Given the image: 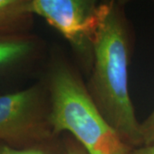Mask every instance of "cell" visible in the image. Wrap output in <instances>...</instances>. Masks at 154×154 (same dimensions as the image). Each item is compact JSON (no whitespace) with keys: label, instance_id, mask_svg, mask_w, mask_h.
<instances>
[{"label":"cell","instance_id":"obj_1","mask_svg":"<svg viewBox=\"0 0 154 154\" xmlns=\"http://www.w3.org/2000/svg\"><path fill=\"white\" fill-rule=\"evenodd\" d=\"M131 37L122 4L105 2L95 35L87 88L102 115L133 149L141 146L140 122L128 90Z\"/></svg>","mask_w":154,"mask_h":154},{"label":"cell","instance_id":"obj_2","mask_svg":"<svg viewBox=\"0 0 154 154\" xmlns=\"http://www.w3.org/2000/svg\"><path fill=\"white\" fill-rule=\"evenodd\" d=\"M45 81L55 136L69 134L88 154H131L132 147L102 115L81 75L63 56L51 58Z\"/></svg>","mask_w":154,"mask_h":154},{"label":"cell","instance_id":"obj_3","mask_svg":"<svg viewBox=\"0 0 154 154\" xmlns=\"http://www.w3.org/2000/svg\"><path fill=\"white\" fill-rule=\"evenodd\" d=\"M55 136L45 80L0 94V141L17 148L42 143Z\"/></svg>","mask_w":154,"mask_h":154},{"label":"cell","instance_id":"obj_4","mask_svg":"<svg viewBox=\"0 0 154 154\" xmlns=\"http://www.w3.org/2000/svg\"><path fill=\"white\" fill-rule=\"evenodd\" d=\"M34 16L43 18L66 38L90 71L94 41L105 3L93 0H30Z\"/></svg>","mask_w":154,"mask_h":154},{"label":"cell","instance_id":"obj_5","mask_svg":"<svg viewBox=\"0 0 154 154\" xmlns=\"http://www.w3.org/2000/svg\"><path fill=\"white\" fill-rule=\"evenodd\" d=\"M44 50L40 38L29 32L0 34V88L33 72Z\"/></svg>","mask_w":154,"mask_h":154},{"label":"cell","instance_id":"obj_6","mask_svg":"<svg viewBox=\"0 0 154 154\" xmlns=\"http://www.w3.org/2000/svg\"><path fill=\"white\" fill-rule=\"evenodd\" d=\"M33 17L30 0H0V34L28 33Z\"/></svg>","mask_w":154,"mask_h":154},{"label":"cell","instance_id":"obj_7","mask_svg":"<svg viewBox=\"0 0 154 154\" xmlns=\"http://www.w3.org/2000/svg\"><path fill=\"white\" fill-rule=\"evenodd\" d=\"M58 137L52 138L42 143L23 148L14 147L0 141V154H65L66 148L63 152H60L64 146H60Z\"/></svg>","mask_w":154,"mask_h":154},{"label":"cell","instance_id":"obj_8","mask_svg":"<svg viewBox=\"0 0 154 154\" xmlns=\"http://www.w3.org/2000/svg\"><path fill=\"white\" fill-rule=\"evenodd\" d=\"M140 135L142 146L154 142V110L140 122Z\"/></svg>","mask_w":154,"mask_h":154},{"label":"cell","instance_id":"obj_9","mask_svg":"<svg viewBox=\"0 0 154 154\" xmlns=\"http://www.w3.org/2000/svg\"><path fill=\"white\" fill-rule=\"evenodd\" d=\"M64 144L66 148V154H88L87 151L83 148L82 146L70 135L67 137Z\"/></svg>","mask_w":154,"mask_h":154},{"label":"cell","instance_id":"obj_10","mask_svg":"<svg viewBox=\"0 0 154 154\" xmlns=\"http://www.w3.org/2000/svg\"><path fill=\"white\" fill-rule=\"evenodd\" d=\"M131 154H154V142L133 149Z\"/></svg>","mask_w":154,"mask_h":154}]
</instances>
